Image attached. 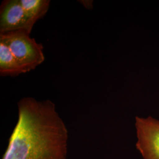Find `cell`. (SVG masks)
<instances>
[{"instance_id":"4","label":"cell","mask_w":159,"mask_h":159,"mask_svg":"<svg viewBox=\"0 0 159 159\" xmlns=\"http://www.w3.org/2000/svg\"><path fill=\"white\" fill-rule=\"evenodd\" d=\"M20 30L31 33L20 0L4 1L0 7V34Z\"/></svg>"},{"instance_id":"7","label":"cell","mask_w":159,"mask_h":159,"mask_svg":"<svg viewBox=\"0 0 159 159\" xmlns=\"http://www.w3.org/2000/svg\"><path fill=\"white\" fill-rule=\"evenodd\" d=\"M79 2H81V3L83 5V6L87 9H92L93 8V1L89 0H83V1H79Z\"/></svg>"},{"instance_id":"3","label":"cell","mask_w":159,"mask_h":159,"mask_svg":"<svg viewBox=\"0 0 159 159\" xmlns=\"http://www.w3.org/2000/svg\"><path fill=\"white\" fill-rule=\"evenodd\" d=\"M136 148L143 159H159V120L152 116L135 118Z\"/></svg>"},{"instance_id":"6","label":"cell","mask_w":159,"mask_h":159,"mask_svg":"<svg viewBox=\"0 0 159 159\" xmlns=\"http://www.w3.org/2000/svg\"><path fill=\"white\" fill-rule=\"evenodd\" d=\"M25 73L21 65L8 47L0 41V74L1 76L15 77Z\"/></svg>"},{"instance_id":"2","label":"cell","mask_w":159,"mask_h":159,"mask_svg":"<svg viewBox=\"0 0 159 159\" xmlns=\"http://www.w3.org/2000/svg\"><path fill=\"white\" fill-rule=\"evenodd\" d=\"M0 41L8 47L25 73L35 69L45 60L42 44L25 31L0 34Z\"/></svg>"},{"instance_id":"5","label":"cell","mask_w":159,"mask_h":159,"mask_svg":"<svg viewBox=\"0 0 159 159\" xmlns=\"http://www.w3.org/2000/svg\"><path fill=\"white\" fill-rule=\"evenodd\" d=\"M27 17L29 29L31 32L35 24L42 18L48 11L49 0H20Z\"/></svg>"},{"instance_id":"1","label":"cell","mask_w":159,"mask_h":159,"mask_svg":"<svg viewBox=\"0 0 159 159\" xmlns=\"http://www.w3.org/2000/svg\"><path fill=\"white\" fill-rule=\"evenodd\" d=\"M17 106V123L2 159H68V129L55 104L25 97Z\"/></svg>"}]
</instances>
